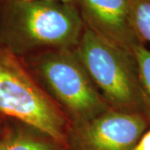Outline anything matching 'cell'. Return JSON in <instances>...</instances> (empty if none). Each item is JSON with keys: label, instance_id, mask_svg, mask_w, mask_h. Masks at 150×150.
<instances>
[{"label": "cell", "instance_id": "6da1fadb", "mask_svg": "<svg viewBox=\"0 0 150 150\" xmlns=\"http://www.w3.org/2000/svg\"><path fill=\"white\" fill-rule=\"evenodd\" d=\"M84 28L74 4L31 0L0 4V42L21 58L50 48H75Z\"/></svg>", "mask_w": 150, "mask_h": 150}, {"label": "cell", "instance_id": "7a4b0ae2", "mask_svg": "<svg viewBox=\"0 0 150 150\" xmlns=\"http://www.w3.org/2000/svg\"><path fill=\"white\" fill-rule=\"evenodd\" d=\"M75 51L108 107L143 116L150 123V99L134 54L86 27Z\"/></svg>", "mask_w": 150, "mask_h": 150}, {"label": "cell", "instance_id": "3957f363", "mask_svg": "<svg viewBox=\"0 0 150 150\" xmlns=\"http://www.w3.org/2000/svg\"><path fill=\"white\" fill-rule=\"evenodd\" d=\"M46 93L69 118L85 123L110 108L103 100L75 48H50L23 58Z\"/></svg>", "mask_w": 150, "mask_h": 150}, {"label": "cell", "instance_id": "277c9868", "mask_svg": "<svg viewBox=\"0 0 150 150\" xmlns=\"http://www.w3.org/2000/svg\"><path fill=\"white\" fill-rule=\"evenodd\" d=\"M0 115L27 124L65 144L70 122L23 58L0 42Z\"/></svg>", "mask_w": 150, "mask_h": 150}, {"label": "cell", "instance_id": "5b68a950", "mask_svg": "<svg viewBox=\"0 0 150 150\" xmlns=\"http://www.w3.org/2000/svg\"><path fill=\"white\" fill-rule=\"evenodd\" d=\"M150 128L143 116L108 108L85 123L70 125L68 150H133Z\"/></svg>", "mask_w": 150, "mask_h": 150}, {"label": "cell", "instance_id": "8992f818", "mask_svg": "<svg viewBox=\"0 0 150 150\" xmlns=\"http://www.w3.org/2000/svg\"><path fill=\"white\" fill-rule=\"evenodd\" d=\"M87 28L119 48L134 53L145 45L135 30L132 0H75Z\"/></svg>", "mask_w": 150, "mask_h": 150}, {"label": "cell", "instance_id": "52a82bcc", "mask_svg": "<svg viewBox=\"0 0 150 150\" xmlns=\"http://www.w3.org/2000/svg\"><path fill=\"white\" fill-rule=\"evenodd\" d=\"M0 150H68L66 145L27 124L6 118Z\"/></svg>", "mask_w": 150, "mask_h": 150}, {"label": "cell", "instance_id": "ba28073f", "mask_svg": "<svg viewBox=\"0 0 150 150\" xmlns=\"http://www.w3.org/2000/svg\"><path fill=\"white\" fill-rule=\"evenodd\" d=\"M135 30L143 43H150V0H132Z\"/></svg>", "mask_w": 150, "mask_h": 150}, {"label": "cell", "instance_id": "9c48e42d", "mask_svg": "<svg viewBox=\"0 0 150 150\" xmlns=\"http://www.w3.org/2000/svg\"><path fill=\"white\" fill-rule=\"evenodd\" d=\"M140 78L145 92L150 99V51L145 45H141L134 50Z\"/></svg>", "mask_w": 150, "mask_h": 150}, {"label": "cell", "instance_id": "30bf717a", "mask_svg": "<svg viewBox=\"0 0 150 150\" xmlns=\"http://www.w3.org/2000/svg\"><path fill=\"white\" fill-rule=\"evenodd\" d=\"M133 150H150V128L141 136Z\"/></svg>", "mask_w": 150, "mask_h": 150}, {"label": "cell", "instance_id": "8fae6325", "mask_svg": "<svg viewBox=\"0 0 150 150\" xmlns=\"http://www.w3.org/2000/svg\"><path fill=\"white\" fill-rule=\"evenodd\" d=\"M21 1H31V0H0V4H6V3H11V2H21ZM56 1L69 3V4H75V0H56Z\"/></svg>", "mask_w": 150, "mask_h": 150}, {"label": "cell", "instance_id": "7c38bea8", "mask_svg": "<svg viewBox=\"0 0 150 150\" xmlns=\"http://www.w3.org/2000/svg\"><path fill=\"white\" fill-rule=\"evenodd\" d=\"M6 118H4V116L0 115V134L2 133L3 129H4V123H5Z\"/></svg>", "mask_w": 150, "mask_h": 150}]
</instances>
